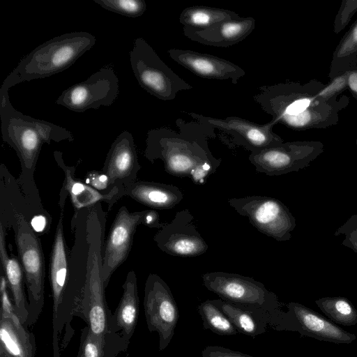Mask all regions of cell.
<instances>
[{"mask_svg":"<svg viewBox=\"0 0 357 357\" xmlns=\"http://www.w3.org/2000/svg\"><path fill=\"white\" fill-rule=\"evenodd\" d=\"M54 155L58 164L66 173L65 187L70 195L72 202L77 208L87 206L100 200H105L114 197L116 192L114 190L107 195H102L90 186L75 181L70 175V170L66 167L62 160V153L54 151Z\"/></svg>","mask_w":357,"mask_h":357,"instance_id":"28","label":"cell"},{"mask_svg":"<svg viewBox=\"0 0 357 357\" xmlns=\"http://www.w3.org/2000/svg\"><path fill=\"white\" fill-rule=\"evenodd\" d=\"M77 357H84L82 349L79 347Z\"/></svg>","mask_w":357,"mask_h":357,"instance_id":"39","label":"cell"},{"mask_svg":"<svg viewBox=\"0 0 357 357\" xmlns=\"http://www.w3.org/2000/svg\"><path fill=\"white\" fill-rule=\"evenodd\" d=\"M204 286L220 299L250 310L266 312L279 317L280 302L275 294L252 278L223 271L208 272L202 275Z\"/></svg>","mask_w":357,"mask_h":357,"instance_id":"6","label":"cell"},{"mask_svg":"<svg viewBox=\"0 0 357 357\" xmlns=\"http://www.w3.org/2000/svg\"><path fill=\"white\" fill-rule=\"evenodd\" d=\"M289 330L298 331L302 336L336 344H349L356 339L330 319L298 303L287 305Z\"/></svg>","mask_w":357,"mask_h":357,"instance_id":"17","label":"cell"},{"mask_svg":"<svg viewBox=\"0 0 357 357\" xmlns=\"http://www.w3.org/2000/svg\"><path fill=\"white\" fill-rule=\"evenodd\" d=\"M129 342L119 333L95 336L86 326L82 331L79 347L84 357H117L119 354L127 350Z\"/></svg>","mask_w":357,"mask_h":357,"instance_id":"25","label":"cell"},{"mask_svg":"<svg viewBox=\"0 0 357 357\" xmlns=\"http://www.w3.org/2000/svg\"><path fill=\"white\" fill-rule=\"evenodd\" d=\"M324 151L319 141H294L250 153L248 160L259 173L281 176L308 167Z\"/></svg>","mask_w":357,"mask_h":357,"instance_id":"10","label":"cell"},{"mask_svg":"<svg viewBox=\"0 0 357 357\" xmlns=\"http://www.w3.org/2000/svg\"><path fill=\"white\" fill-rule=\"evenodd\" d=\"M0 119L3 140L15 149L27 170L34 167L43 143L74 140L73 134L67 129L15 109L10 102L8 90L2 87Z\"/></svg>","mask_w":357,"mask_h":357,"instance_id":"4","label":"cell"},{"mask_svg":"<svg viewBox=\"0 0 357 357\" xmlns=\"http://www.w3.org/2000/svg\"><path fill=\"white\" fill-rule=\"evenodd\" d=\"M255 27L252 17L218 22L205 29L183 28V34L192 41L209 46L226 47L236 45L248 37Z\"/></svg>","mask_w":357,"mask_h":357,"instance_id":"19","label":"cell"},{"mask_svg":"<svg viewBox=\"0 0 357 357\" xmlns=\"http://www.w3.org/2000/svg\"><path fill=\"white\" fill-rule=\"evenodd\" d=\"M0 256L6 278L10 288L16 314L22 324L28 319V301L24 293V276L22 265L17 259L8 255L3 225L0 227Z\"/></svg>","mask_w":357,"mask_h":357,"instance_id":"24","label":"cell"},{"mask_svg":"<svg viewBox=\"0 0 357 357\" xmlns=\"http://www.w3.org/2000/svg\"><path fill=\"white\" fill-rule=\"evenodd\" d=\"M16 218V243L28 293V327L35 324L44 307L45 266L38 238L23 216Z\"/></svg>","mask_w":357,"mask_h":357,"instance_id":"8","label":"cell"},{"mask_svg":"<svg viewBox=\"0 0 357 357\" xmlns=\"http://www.w3.org/2000/svg\"><path fill=\"white\" fill-rule=\"evenodd\" d=\"M90 177L89 182L94 188L102 189L109 184L108 178L105 174L91 176Z\"/></svg>","mask_w":357,"mask_h":357,"instance_id":"37","label":"cell"},{"mask_svg":"<svg viewBox=\"0 0 357 357\" xmlns=\"http://www.w3.org/2000/svg\"><path fill=\"white\" fill-rule=\"evenodd\" d=\"M357 66V20L343 36L335 49L330 66V79Z\"/></svg>","mask_w":357,"mask_h":357,"instance_id":"27","label":"cell"},{"mask_svg":"<svg viewBox=\"0 0 357 357\" xmlns=\"http://www.w3.org/2000/svg\"><path fill=\"white\" fill-rule=\"evenodd\" d=\"M346 72L347 75V89L357 101V66L349 68Z\"/></svg>","mask_w":357,"mask_h":357,"instance_id":"36","label":"cell"},{"mask_svg":"<svg viewBox=\"0 0 357 357\" xmlns=\"http://www.w3.org/2000/svg\"><path fill=\"white\" fill-rule=\"evenodd\" d=\"M102 8L129 17L142 16L146 9L144 0H93Z\"/></svg>","mask_w":357,"mask_h":357,"instance_id":"31","label":"cell"},{"mask_svg":"<svg viewBox=\"0 0 357 357\" xmlns=\"http://www.w3.org/2000/svg\"><path fill=\"white\" fill-rule=\"evenodd\" d=\"M139 168L133 137L130 132L123 131L111 146L103 173L107 176L110 184L130 175L135 178Z\"/></svg>","mask_w":357,"mask_h":357,"instance_id":"20","label":"cell"},{"mask_svg":"<svg viewBox=\"0 0 357 357\" xmlns=\"http://www.w3.org/2000/svg\"><path fill=\"white\" fill-rule=\"evenodd\" d=\"M197 310L205 330L208 329L219 335H234L238 333L229 318L211 300L201 303Z\"/></svg>","mask_w":357,"mask_h":357,"instance_id":"30","label":"cell"},{"mask_svg":"<svg viewBox=\"0 0 357 357\" xmlns=\"http://www.w3.org/2000/svg\"><path fill=\"white\" fill-rule=\"evenodd\" d=\"M315 303L336 324L350 326L357 324V310L346 297H324L315 301Z\"/></svg>","mask_w":357,"mask_h":357,"instance_id":"29","label":"cell"},{"mask_svg":"<svg viewBox=\"0 0 357 357\" xmlns=\"http://www.w3.org/2000/svg\"><path fill=\"white\" fill-rule=\"evenodd\" d=\"M8 282L1 276L0 316V357H35L34 334L28 330L16 314L7 291Z\"/></svg>","mask_w":357,"mask_h":357,"instance_id":"16","label":"cell"},{"mask_svg":"<svg viewBox=\"0 0 357 357\" xmlns=\"http://www.w3.org/2000/svg\"><path fill=\"white\" fill-rule=\"evenodd\" d=\"M325 84L316 79L301 84L288 82L261 86L254 100L276 124L295 130L326 128L336 125L339 112L347 107L349 98L342 96L332 102L317 97Z\"/></svg>","mask_w":357,"mask_h":357,"instance_id":"2","label":"cell"},{"mask_svg":"<svg viewBox=\"0 0 357 357\" xmlns=\"http://www.w3.org/2000/svg\"><path fill=\"white\" fill-rule=\"evenodd\" d=\"M347 72L340 73L330 79L328 84L319 90L317 97L325 102H332L347 89Z\"/></svg>","mask_w":357,"mask_h":357,"instance_id":"32","label":"cell"},{"mask_svg":"<svg viewBox=\"0 0 357 357\" xmlns=\"http://www.w3.org/2000/svg\"><path fill=\"white\" fill-rule=\"evenodd\" d=\"M211 301L229 318L238 333L254 338L266 331L268 323L280 326L278 321L282 323V330L284 328L282 319L266 312L250 310L220 298Z\"/></svg>","mask_w":357,"mask_h":357,"instance_id":"21","label":"cell"},{"mask_svg":"<svg viewBox=\"0 0 357 357\" xmlns=\"http://www.w3.org/2000/svg\"><path fill=\"white\" fill-rule=\"evenodd\" d=\"M143 305L148 329L158 333V349L162 351L174 335L179 312L170 288L156 274H149L147 278Z\"/></svg>","mask_w":357,"mask_h":357,"instance_id":"11","label":"cell"},{"mask_svg":"<svg viewBox=\"0 0 357 357\" xmlns=\"http://www.w3.org/2000/svg\"><path fill=\"white\" fill-rule=\"evenodd\" d=\"M153 239L160 250L172 256L194 257L208 249L188 209L178 211L171 222L160 227Z\"/></svg>","mask_w":357,"mask_h":357,"instance_id":"14","label":"cell"},{"mask_svg":"<svg viewBox=\"0 0 357 357\" xmlns=\"http://www.w3.org/2000/svg\"><path fill=\"white\" fill-rule=\"evenodd\" d=\"M202 357H254L221 346H207L202 351Z\"/></svg>","mask_w":357,"mask_h":357,"instance_id":"35","label":"cell"},{"mask_svg":"<svg viewBox=\"0 0 357 357\" xmlns=\"http://www.w3.org/2000/svg\"><path fill=\"white\" fill-rule=\"evenodd\" d=\"M123 292L118 306L112 314V331L130 342L137 326L139 316V296L137 278L132 271L123 284Z\"/></svg>","mask_w":357,"mask_h":357,"instance_id":"22","label":"cell"},{"mask_svg":"<svg viewBox=\"0 0 357 357\" xmlns=\"http://www.w3.org/2000/svg\"><path fill=\"white\" fill-rule=\"evenodd\" d=\"M46 223L45 217L41 215H36L31 222L32 229L37 232L43 231L46 226Z\"/></svg>","mask_w":357,"mask_h":357,"instance_id":"38","label":"cell"},{"mask_svg":"<svg viewBox=\"0 0 357 357\" xmlns=\"http://www.w3.org/2000/svg\"><path fill=\"white\" fill-rule=\"evenodd\" d=\"M127 192L136 201L156 209L173 208L183 199L177 186L150 181L132 183Z\"/></svg>","mask_w":357,"mask_h":357,"instance_id":"23","label":"cell"},{"mask_svg":"<svg viewBox=\"0 0 357 357\" xmlns=\"http://www.w3.org/2000/svg\"><path fill=\"white\" fill-rule=\"evenodd\" d=\"M179 131L167 127L149 130L146 139V158L162 161L165 171L174 176L189 178L195 184L205 183L222 160L211 153L208 139L215 138V128L197 121L177 119Z\"/></svg>","mask_w":357,"mask_h":357,"instance_id":"1","label":"cell"},{"mask_svg":"<svg viewBox=\"0 0 357 357\" xmlns=\"http://www.w3.org/2000/svg\"><path fill=\"white\" fill-rule=\"evenodd\" d=\"M229 205L259 232L278 241H289L296 219L279 199L260 195L229 198Z\"/></svg>","mask_w":357,"mask_h":357,"instance_id":"9","label":"cell"},{"mask_svg":"<svg viewBox=\"0 0 357 357\" xmlns=\"http://www.w3.org/2000/svg\"><path fill=\"white\" fill-rule=\"evenodd\" d=\"M148 211L130 213L123 206L117 213L102 256L101 275L105 287L114 271L126 259L137 227L146 225Z\"/></svg>","mask_w":357,"mask_h":357,"instance_id":"15","label":"cell"},{"mask_svg":"<svg viewBox=\"0 0 357 357\" xmlns=\"http://www.w3.org/2000/svg\"><path fill=\"white\" fill-rule=\"evenodd\" d=\"M93 35L75 31L56 36L38 45L22 58L1 87L48 77L68 68L96 43Z\"/></svg>","mask_w":357,"mask_h":357,"instance_id":"3","label":"cell"},{"mask_svg":"<svg viewBox=\"0 0 357 357\" xmlns=\"http://www.w3.org/2000/svg\"><path fill=\"white\" fill-rule=\"evenodd\" d=\"M91 228V231L87 228L90 246L84 289L75 316H78L85 321L86 326L93 335L103 337L112 333V314L106 302L105 295L106 287L101 275L100 236L97 238L94 225Z\"/></svg>","mask_w":357,"mask_h":357,"instance_id":"5","label":"cell"},{"mask_svg":"<svg viewBox=\"0 0 357 357\" xmlns=\"http://www.w3.org/2000/svg\"><path fill=\"white\" fill-rule=\"evenodd\" d=\"M193 119L206 123L231 137L236 146H243L250 153H255L282 144L283 139L273 130L276 123L271 120L259 124L238 116L220 119L206 116L194 112H186Z\"/></svg>","mask_w":357,"mask_h":357,"instance_id":"13","label":"cell"},{"mask_svg":"<svg viewBox=\"0 0 357 357\" xmlns=\"http://www.w3.org/2000/svg\"><path fill=\"white\" fill-rule=\"evenodd\" d=\"M356 12L357 0H343L334 20V33H339L344 30Z\"/></svg>","mask_w":357,"mask_h":357,"instance_id":"33","label":"cell"},{"mask_svg":"<svg viewBox=\"0 0 357 357\" xmlns=\"http://www.w3.org/2000/svg\"><path fill=\"white\" fill-rule=\"evenodd\" d=\"M119 93L117 75L112 67L104 66L85 81L64 90L56 103L75 112H84L112 105Z\"/></svg>","mask_w":357,"mask_h":357,"instance_id":"12","label":"cell"},{"mask_svg":"<svg viewBox=\"0 0 357 357\" xmlns=\"http://www.w3.org/2000/svg\"><path fill=\"white\" fill-rule=\"evenodd\" d=\"M130 61L140 86L160 100H172L179 91L192 88L166 65L142 38L135 40Z\"/></svg>","mask_w":357,"mask_h":357,"instance_id":"7","label":"cell"},{"mask_svg":"<svg viewBox=\"0 0 357 357\" xmlns=\"http://www.w3.org/2000/svg\"><path fill=\"white\" fill-rule=\"evenodd\" d=\"M167 52L174 61L202 78L230 79L236 84L245 75L241 67L214 55L179 49H170Z\"/></svg>","mask_w":357,"mask_h":357,"instance_id":"18","label":"cell"},{"mask_svg":"<svg viewBox=\"0 0 357 357\" xmlns=\"http://www.w3.org/2000/svg\"><path fill=\"white\" fill-rule=\"evenodd\" d=\"M356 145H357V132H356Z\"/></svg>","mask_w":357,"mask_h":357,"instance_id":"40","label":"cell"},{"mask_svg":"<svg viewBox=\"0 0 357 357\" xmlns=\"http://www.w3.org/2000/svg\"><path fill=\"white\" fill-rule=\"evenodd\" d=\"M334 235L344 236L342 244L349 248L357 253V214L351 215L347 220L337 229Z\"/></svg>","mask_w":357,"mask_h":357,"instance_id":"34","label":"cell"},{"mask_svg":"<svg viewBox=\"0 0 357 357\" xmlns=\"http://www.w3.org/2000/svg\"><path fill=\"white\" fill-rule=\"evenodd\" d=\"M241 17L234 11L204 6L187 7L181 12L179 21L183 27L205 29L218 22L238 20Z\"/></svg>","mask_w":357,"mask_h":357,"instance_id":"26","label":"cell"}]
</instances>
